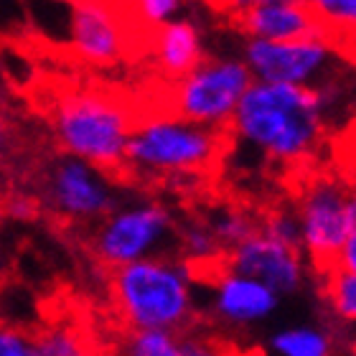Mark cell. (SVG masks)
<instances>
[{
	"instance_id": "44dd1931",
	"label": "cell",
	"mask_w": 356,
	"mask_h": 356,
	"mask_svg": "<svg viewBox=\"0 0 356 356\" xmlns=\"http://www.w3.org/2000/svg\"><path fill=\"white\" fill-rule=\"evenodd\" d=\"M260 229H265L267 234L282 239V242H290V245L300 247V224H298V214H290V211H273L265 222L260 224ZM303 250V247H300Z\"/></svg>"
},
{
	"instance_id": "f1b7e54d",
	"label": "cell",
	"mask_w": 356,
	"mask_h": 356,
	"mask_svg": "<svg viewBox=\"0 0 356 356\" xmlns=\"http://www.w3.org/2000/svg\"><path fill=\"white\" fill-rule=\"evenodd\" d=\"M6 273H8V250H6L3 237H0V280L6 277Z\"/></svg>"
},
{
	"instance_id": "9a60e30c",
	"label": "cell",
	"mask_w": 356,
	"mask_h": 356,
	"mask_svg": "<svg viewBox=\"0 0 356 356\" xmlns=\"http://www.w3.org/2000/svg\"><path fill=\"white\" fill-rule=\"evenodd\" d=\"M305 6L326 26L331 51L343 56L356 44V0H305Z\"/></svg>"
},
{
	"instance_id": "8fae6325",
	"label": "cell",
	"mask_w": 356,
	"mask_h": 356,
	"mask_svg": "<svg viewBox=\"0 0 356 356\" xmlns=\"http://www.w3.org/2000/svg\"><path fill=\"white\" fill-rule=\"evenodd\" d=\"M280 300L282 296L267 288L265 282L250 275L232 273L222 260V273H216L207 303L216 321L234 328H247L270 318L280 308Z\"/></svg>"
},
{
	"instance_id": "ba28073f",
	"label": "cell",
	"mask_w": 356,
	"mask_h": 356,
	"mask_svg": "<svg viewBox=\"0 0 356 356\" xmlns=\"http://www.w3.org/2000/svg\"><path fill=\"white\" fill-rule=\"evenodd\" d=\"M112 173L76 156H64L44 176V201L67 222H99L118 207Z\"/></svg>"
},
{
	"instance_id": "ffe728a7",
	"label": "cell",
	"mask_w": 356,
	"mask_h": 356,
	"mask_svg": "<svg viewBox=\"0 0 356 356\" xmlns=\"http://www.w3.org/2000/svg\"><path fill=\"white\" fill-rule=\"evenodd\" d=\"M0 356H38L36 339L21 328L0 323Z\"/></svg>"
},
{
	"instance_id": "7402d4cb",
	"label": "cell",
	"mask_w": 356,
	"mask_h": 356,
	"mask_svg": "<svg viewBox=\"0 0 356 356\" xmlns=\"http://www.w3.org/2000/svg\"><path fill=\"white\" fill-rule=\"evenodd\" d=\"M178 356H232L229 351L219 346L211 339H204V336H191L181 331V351Z\"/></svg>"
},
{
	"instance_id": "d4e9b609",
	"label": "cell",
	"mask_w": 356,
	"mask_h": 356,
	"mask_svg": "<svg viewBox=\"0 0 356 356\" xmlns=\"http://www.w3.org/2000/svg\"><path fill=\"white\" fill-rule=\"evenodd\" d=\"M341 161L351 173H356V122L346 127L341 138Z\"/></svg>"
},
{
	"instance_id": "5b68a950",
	"label": "cell",
	"mask_w": 356,
	"mask_h": 356,
	"mask_svg": "<svg viewBox=\"0 0 356 356\" xmlns=\"http://www.w3.org/2000/svg\"><path fill=\"white\" fill-rule=\"evenodd\" d=\"M250 84L252 72L239 61H201L186 76L163 84L165 112L204 125H229Z\"/></svg>"
},
{
	"instance_id": "30bf717a",
	"label": "cell",
	"mask_w": 356,
	"mask_h": 356,
	"mask_svg": "<svg viewBox=\"0 0 356 356\" xmlns=\"http://www.w3.org/2000/svg\"><path fill=\"white\" fill-rule=\"evenodd\" d=\"M328 44L318 38L265 41L252 38L247 46V67L262 82L303 84L316 76L328 61Z\"/></svg>"
},
{
	"instance_id": "e0dca14e",
	"label": "cell",
	"mask_w": 356,
	"mask_h": 356,
	"mask_svg": "<svg viewBox=\"0 0 356 356\" xmlns=\"http://www.w3.org/2000/svg\"><path fill=\"white\" fill-rule=\"evenodd\" d=\"M323 296L339 321L356 323V275L343 267H331L323 273Z\"/></svg>"
},
{
	"instance_id": "603a6c76",
	"label": "cell",
	"mask_w": 356,
	"mask_h": 356,
	"mask_svg": "<svg viewBox=\"0 0 356 356\" xmlns=\"http://www.w3.org/2000/svg\"><path fill=\"white\" fill-rule=\"evenodd\" d=\"M216 10H222L224 15H234L242 13V10H250V8H260V6H277V3H305V0H209Z\"/></svg>"
},
{
	"instance_id": "83f0119b",
	"label": "cell",
	"mask_w": 356,
	"mask_h": 356,
	"mask_svg": "<svg viewBox=\"0 0 356 356\" xmlns=\"http://www.w3.org/2000/svg\"><path fill=\"white\" fill-rule=\"evenodd\" d=\"M59 3H72V6H79V3H92V6H120V3H127V0H59Z\"/></svg>"
},
{
	"instance_id": "52a82bcc",
	"label": "cell",
	"mask_w": 356,
	"mask_h": 356,
	"mask_svg": "<svg viewBox=\"0 0 356 356\" xmlns=\"http://www.w3.org/2000/svg\"><path fill=\"white\" fill-rule=\"evenodd\" d=\"M296 214L305 260H311L318 273L336 267L339 252L351 232L349 186L328 176L311 178L303 186Z\"/></svg>"
},
{
	"instance_id": "7c38bea8",
	"label": "cell",
	"mask_w": 356,
	"mask_h": 356,
	"mask_svg": "<svg viewBox=\"0 0 356 356\" xmlns=\"http://www.w3.org/2000/svg\"><path fill=\"white\" fill-rule=\"evenodd\" d=\"M234 29L252 38L265 41H296L318 38L326 44V26L305 3H277V6L250 8L242 13L227 15ZM331 49V46H328Z\"/></svg>"
},
{
	"instance_id": "484cf974",
	"label": "cell",
	"mask_w": 356,
	"mask_h": 356,
	"mask_svg": "<svg viewBox=\"0 0 356 356\" xmlns=\"http://www.w3.org/2000/svg\"><path fill=\"white\" fill-rule=\"evenodd\" d=\"M336 267H343V270H349V273L356 275V227H351L349 237H346L341 252H339Z\"/></svg>"
},
{
	"instance_id": "5bb4252c",
	"label": "cell",
	"mask_w": 356,
	"mask_h": 356,
	"mask_svg": "<svg viewBox=\"0 0 356 356\" xmlns=\"http://www.w3.org/2000/svg\"><path fill=\"white\" fill-rule=\"evenodd\" d=\"M334 336L321 326H285L267 341L270 356H334Z\"/></svg>"
},
{
	"instance_id": "4dcf8cb0",
	"label": "cell",
	"mask_w": 356,
	"mask_h": 356,
	"mask_svg": "<svg viewBox=\"0 0 356 356\" xmlns=\"http://www.w3.org/2000/svg\"><path fill=\"white\" fill-rule=\"evenodd\" d=\"M6 148V125H3V120H0V153Z\"/></svg>"
},
{
	"instance_id": "277c9868",
	"label": "cell",
	"mask_w": 356,
	"mask_h": 356,
	"mask_svg": "<svg viewBox=\"0 0 356 356\" xmlns=\"http://www.w3.org/2000/svg\"><path fill=\"white\" fill-rule=\"evenodd\" d=\"M229 125H204L184 118H150L127 140L125 173L201 176L219 165L229 148Z\"/></svg>"
},
{
	"instance_id": "2e32d148",
	"label": "cell",
	"mask_w": 356,
	"mask_h": 356,
	"mask_svg": "<svg viewBox=\"0 0 356 356\" xmlns=\"http://www.w3.org/2000/svg\"><path fill=\"white\" fill-rule=\"evenodd\" d=\"M33 339H36L38 356H95V349H92V341L87 339V334L74 323H67V321L46 326Z\"/></svg>"
},
{
	"instance_id": "f546056e",
	"label": "cell",
	"mask_w": 356,
	"mask_h": 356,
	"mask_svg": "<svg viewBox=\"0 0 356 356\" xmlns=\"http://www.w3.org/2000/svg\"><path fill=\"white\" fill-rule=\"evenodd\" d=\"M343 59H346V61H349V64H354V67H356V44L351 46L349 51L343 54Z\"/></svg>"
},
{
	"instance_id": "4fadbf2b",
	"label": "cell",
	"mask_w": 356,
	"mask_h": 356,
	"mask_svg": "<svg viewBox=\"0 0 356 356\" xmlns=\"http://www.w3.org/2000/svg\"><path fill=\"white\" fill-rule=\"evenodd\" d=\"M150 54L156 59L158 74L163 76L165 82H176V79L186 76L204 59L199 33L188 21H173L158 26Z\"/></svg>"
},
{
	"instance_id": "4316f807",
	"label": "cell",
	"mask_w": 356,
	"mask_h": 356,
	"mask_svg": "<svg viewBox=\"0 0 356 356\" xmlns=\"http://www.w3.org/2000/svg\"><path fill=\"white\" fill-rule=\"evenodd\" d=\"M8 211H10L15 219H31V216L36 214V204L31 199H26V196H18V199H13L8 204Z\"/></svg>"
},
{
	"instance_id": "7a4b0ae2",
	"label": "cell",
	"mask_w": 356,
	"mask_h": 356,
	"mask_svg": "<svg viewBox=\"0 0 356 356\" xmlns=\"http://www.w3.org/2000/svg\"><path fill=\"white\" fill-rule=\"evenodd\" d=\"M51 125L61 150L102 171L125 173L130 133L145 120L140 95L104 87H76L61 92L51 104Z\"/></svg>"
},
{
	"instance_id": "3957f363",
	"label": "cell",
	"mask_w": 356,
	"mask_h": 356,
	"mask_svg": "<svg viewBox=\"0 0 356 356\" xmlns=\"http://www.w3.org/2000/svg\"><path fill=\"white\" fill-rule=\"evenodd\" d=\"M196 275L165 254L112 267V303L130 328L184 331L196 316Z\"/></svg>"
},
{
	"instance_id": "cb8c5ba5",
	"label": "cell",
	"mask_w": 356,
	"mask_h": 356,
	"mask_svg": "<svg viewBox=\"0 0 356 356\" xmlns=\"http://www.w3.org/2000/svg\"><path fill=\"white\" fill-rule=\"evenodd\" d=\"M143 15L153 23H163L168 15L178 8V0H135Z\"/></svg>"
},
{
	"instance_id": "6da1fadb",
	"label": "cell",
	"mask_w": 356,
	"mask_h": 356,
	"mask_svg": "<svg viewBox=\"0 0 356 356\" xmlns=\"http://www.w3.org/2000/svg\"><path fill=\"white\" fill-rule=\"evenodd\" d=\"M326 99L323 89L303 84H250L229 127L270 161L300 163L318 148Z\"/></svg>"
},
{
	"instance_id": "d6986e66",
	"label": "cell",
	"mask_w": 356,
	"mask_h": 356,
	"mask_svg": "<svg viewBox=\"0 0 356 356\" xmlns=\"http://www.w3.org/2000/svg\"><path fill=\"white\" fill-rule=\"evenodd\" d=\"M207 224L211 227L214 237L219 239L224 254H227V250H232L237 242L250 237V234L260 227V224H254L252 219H250L245 211H239V209H219V211H214L211 219H207Z\"/></svg>"
},
{
	"instance_id": "ac0fdd59",
	"label": "cell",
	"mask_w": 356,
	"mask_h": 356,
	"mask_svg": "<svg viewBox=\"0 0 356 356\" xmlns=\"http://www.w3.org/2000/svg\"><path fill=\"white\" fill-rule=\"evenodd\" d=\"M181 331L133 328L125 341V356H178Z\"/></svg>"
},
{
	"instance_id": "9c48e42d",
	"label": "cell",
	"mask_w": 356,
	"mask_h": 356,
	"mask_svg": "<svg viewBox=\"0 0 356 356\" xmlns=\"http://www.w3.org/2000/svg\"><path fill=\"white\" fill-rule=\"evenodd\" d=\"M224 267L265 282L267 288H273L282 298L300 293L308 275L303 250L267 234L260 227L232 250H227Z\"/></svg>"
},
{
	"instance_id": "8992f818",
	"label": "cell",
	"mask_w": 356,
	"mask_h": 356,
	"mask_svg": "<svg viewBox=\"0 0 356 356\" xmlns=\"http://www.w3.org/2000/svg\"><path fill=\"white\" fill-rule=\"evenodd\" d=\"M178 239V227L171 211L161 204H133L112 209L99 219L92 250L107 267H120L145 257L165 254Z\"/></svg>"
}]
</instances>
